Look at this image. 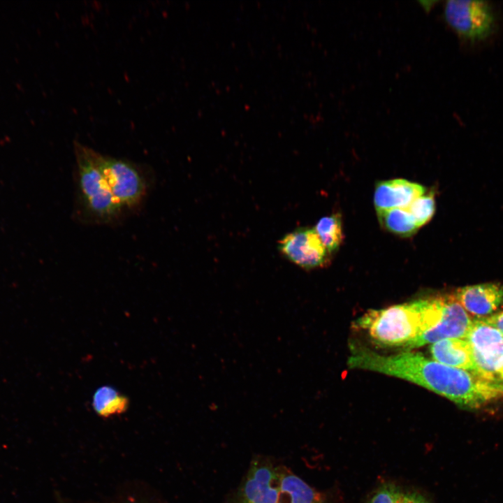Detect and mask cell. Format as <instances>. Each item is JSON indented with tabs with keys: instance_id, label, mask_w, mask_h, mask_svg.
Masks as SVG:
<instances>
[{
	"instance_id": "6da1fadb",
	"label": "cell",
	"mask_w": 503,
	"mask_h": 503,
	"mask_svg": "<svg viewBox=\"0 0 503 503\" xmlns=\"http://www.w3.org/2000/svg\"><path fill=\"white\" fill-rule=\"evenodd\" d=\"M347 365L351 369L379 372L400 378L450 400L469 410L486 405L494 393L493 385L474 372L449 367L419 353L385 356L352 344Z\"/></svg>"
},
{
	"instance_id": "7a4b0ae2",
	"label": "cell",
	"mask_w": 503,
	"mask_h": 503,
	"mask_svg": "<svg viewBox=\"0 0 503 503\" xmlns=\"http://www.w3.org/2000/svg\"><path fill=\"white\" fill-rule=\"evenodd\" d=\"M445 296L420 299L381 309H370L354 326L367 331L377 344L406 348L441 321Z\"/></svg>"
},
{
	"instance_id": "3957f363",
	"label": "cell",
	"mask_w": 503,
	"mask_h": 503,
	"mask_svg": "<svg viewBox=\"0 0 503 503\" xmlns=\"http://www.w3.org/2000/svg\"><path fill=\"white\" fill-rule=\"evenodd\" d=\"M74 151L77 187L75 213L78 219L99 225L117 223L125 212L89 156L88 147L76 143Z\"/></svg>"
},
{
	"instance_id": "277c9868",
	"label": "cell",
	"mask_w": 503,
	"mask_h": 503,
	"mask_svg": "<svg viewBox=\"0 0 503 503\" xmlns=\"http://www.w3.org/2000/svg\"><path fill=\"white\" fill-rule=\"evenodd\" d=\"M88 152L124 212L138 210L150 186L143 168L133 162L104 155L89 147Z\"/></svg>"
},
{
	"instance_id": "5b68a950",
	"label": "cell",
	"mask_w": 503,
	"mask_h": 503,
	"mask_svg": "<svg viewBox=\"0 0 503 503\" xmlns=\"http://www.w3.org/2000/svg\"><path fill=\"white\" fill-rule=\"evenodd\" d=\"M444 15L447 23L458 36L472 43L486 39L495 27V13L486 1H447Z\"/></svg>"
},
{
	"instance_id": "8992f818",
	"label": "cell",
	"mask_w": 503,
	"mask_h": 503,
	"mask_svg": "<svg viewBox=\"0 0 503 503\" xmlns=\"http://www.w3.org/2000/svg\"><path fill=\"white\" fill-rule=\"evenodd\" d=\"M278 247L287 259L305 270L323 266L328 257V252L314 228L294 230L280 240Z\"/></svg>"
},
{
	"instance_id": "52a82bcc",
	"label": "cell",
	"mask_w": 503,
	"mask_h": 503,
	"mask_svg": "<svg viewBox=\"0 0 503 503\" xmlns=\"http://www.w3.org/2000/svg\"><path fill=\"white\" fill-rule=\"evenodd\" d=\"M278 466L267 458L254 459L238 492V503H277Z\"/></svg>"
},
{
	"instance_id": "ba28073f",
	"label": "cell",
	"mask_w": 503,
	"mask_h": 503,
	"mask_svg": "<svg viewBox=\"0 0 503 503\" xmlns=\"http://www.w3.org/2000/svg\"><path fill=\"white\" fill-rule=\"evenodd\" d=\"M473 320L454 294L445 296L443 316L433 328L423 333L406 349H414L449 338L466 339Z\"/></svg>"
},
{
	"instance_id": "9c48e42d",
	"label": "cell",
	"mask_w": 503,
	"mask_h": 503,
	"mask_svg": "<svg viewBox=\"0 0 503 503\" xmlns=\"http://www.w3.org/2000/svg\"><path fill=\"white\" fill-rule=\"evenodd\" d=\"M455 297L471 315L479 319L487 317L503 304V285L486 283L458 289Z\"/></svg>"
},
{
	"instance_id": "30bf717a",
	"label": "cell",
	"mask_w": 503,
	"mask_h": 503,
	"mask_svg": "<svg viewBox=\"0 0 503 503\" xmlns=\"http://www.w3.org/2000/svg\"><path fill=\"white\" fill-rule=\"evenodd\" d=\"M425 192V188L404 179H394L377 184L374 203L377 211L406 208Z\"/></svg>"
},
{
	"instance_id": "8fae6325",
	"label": "cell",
	"mask_w": 503,
	"mask_h": 503,
	"mask_svg": "<svg viewBox=\"0 0 503 503\" xmlns=\"http://www.w3.org/2000/svg\"><path fill=\"white\" fill-rule=\"evenodd\" d=\"M277 503H328L326 496L284 466H278Z\"/></svg>"
},
{
	"instance_id": "7c38bea8",
	"label": "cell",
	"mask_w": 503,
	"mask_h": 503,
	"mask_svg": "<svg viewBox=\"0 0 503 503\" xmlns=\"http://www.w3.org/2000/svg\"><path fill=\"white\" fill-rule=\"evenodd\" d=\"M433 360L443 365L474 372L472 347L466 339L449 338L431 344Z\"/></svg>"
},
{
	"instance_id": "4fadbf2b",
	"label": "cell",
	"mask_w": 503,
	"mask_h": 503,
	"mask_svg": "<svg viewBox=\"0 0 503 503\" xmlns=\"http://www.w3.org/2000/svg\"><path fill=\"white\" fill-rule=\"evenodd\" d=\"M466 340L472 349L481 355L503 352V334L480 319L473 320Z\"/></svg>"
},
{
	"instance_id": "5bb4252c",
	"label": "cell",
	"mask_w": 503,
	"mask_h": 503,
	"mask_svg": "<svg viewBox=\"0 0 503 503\" xmlns=\"http://www.w3.org/2000/svg\"><path fill=\"white\" fill-rule=\"evenodd\" d=\"M94 409L103 417L123 413L128 407V400L111 386L100 387L94 394Z\"/></svg>"
},
{
	"instance_id": "9a60e30c",
	"label": "cell",
	"mask_w": 503,
	"mask_h": 503,
	"mask_svg": "<svg viewBox=\"0 0 503 503\" xmlns=\"http://www.w3.org/2000/svg\"><path fill=\"white\" fill-rule=\"evenodd\" d=\"M381 225L390 232L407 237L418 228L412 216L406 208H394L377 211Z\"/></svg>"
},
{
	"instance_id": "2e32d148",
	"label": "cell",
	"mask_w": 503,
	"mask_h": 503,
	"mask_svg": "<svg viewBox=\"0 0 503 503\" xmlns=\"http://www.w3.org/2000/svg\"><path fill=\"white\" fill-rule=\"evenodd\" d=\"M314 229L328 253L337 249L343 240L341 217L339 214L322 217Z\"/></svg>"
},
{
	"instance_id": "e0dca14e",
	"label": "cell",
	"mask_w": 503,
	"mask_h": 503,
	"mask_svg": "<svg viewBox=\"0 0 503 503\" xmlns=\"http://www.w3.org/2000/svg\"><path fill=\"white\" fill-rule=\"evenodd\" d=\"M419 228L428 223L435 212V201L433 193L423 194L416 198L406 207Z\"/></svg>"
},
{
	"instance_id": "ac0fdd59",
	"label": "cell",
	"mask_w": 503,
	"mask_h": 503,
	"mask_svg": "<svg viewBox=\"0 0 503 503\" xmlns=\"http://www.w3.org/2000/svg\"><path fill=\"white\" fill-rule=\"evenodd\" d=\"M402 493L397 485L385 483L372 492L367 503H401Z\"/></svg>"
},
{
	"instance_id": "d6986e66",
	"label": "cell",
	"mask_w": 503,
	"mask_h": 503,
	"mask_svg": "<svg viewBox=\"0 0 503 503\" xmlns=\"http://www.w3.org/2000/svg\"><path fill=\"white\" fill-rule=\"evenodd\" d=\"M401 503H431L422 493L416 491L403 492Z\"/></svg>"
},
{
	"instance_id": "ffe728a7",
	"label": "cell",
	"mask_w": 503,
	"mask_h": 503,
	"mask_svg": "<svg viewBox=\"0 0 503 503\" xmlns=\"http://www.w3.org/2000/svg\"><path fill=\"white\" fill-rule=\"evenodd\" d=\"M503 334V310L487 317L479 319Z\"/></svg>"
},
{
	"instance_id": "44dd1931",
	"label": "cell",
	"mask_w": 503,
	"mask_h": 503,
	"mask_svg": "<svg viewBox=\"0 0 503 503\" xmlns=\"http://www.w3.org/2000/svg\"><path fill=\"white\" fill-rule=\"evenodd\" d=\"M497 377L500 381H503V366L497 372Z\"/></svg>"
}]
</instances>
